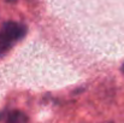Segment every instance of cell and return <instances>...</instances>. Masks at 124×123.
Returning a JSON list of instances; mask_svg holds the SVG:
<instances>
[{"label":"cell","instance_id":"1","mask_svg":"<svg viewBox=\"0 0 124 123\" xmlns=\"http://www.w3.org/2000/svg\"><path fill=\"white\" fill-rule=\"evenodd\" d=\"M28 32L27 25L15 22V21H7L4 23L1 30H0V56L5 54L7 51L11 49V47L22 40Z\"/></svg>","mask_w":124,"mask_h":123},{"label":"cell","instance_id":"2","mask_svg":"<svg viewBox=\"0 0 124 123\" xmlns=\"http://www.w3.org/2000/svg\"><path fill=\"white\" fill-rule=\"evenodd\" d=\"M0 121L4 123H28V116L21 110H8L0 112Z\"/></svg>","mask_w":124,"mask_h":123},{"label":"cell","instance_id":"3","mask_svg":"<svg viewBox=\"0 0 124 123\" xmlns=\"http://www.w3.org/2000/svg\"><path fill=\"white\" fill-rule=\"evenodd\" d=\"M121 70H122V73L124 74V63H123V65H122V68H121Z\"/></svg>","mask_w":124,"mask_h":123}]
</instances>
